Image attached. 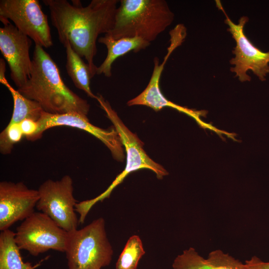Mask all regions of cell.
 <instances>
[{"mask_svg":"<svg viewBox=\"0 0 269 269\" xmlns=\"http://www.w3.org/2000/svg\"><path fill=\"white\" fill-rule=\"evenodd\" d=\"M217 6L222 10L226 16L225 23L228 25L229 31L236 41V46L233 53L235 57L230 62L234 65L230 70L235 73L241 82L250 81L251 77L247 72L253 71L261 80H266L267 75L269 73V51L264 52L257 48L246 36L244 27L248 21L247 16H242L238 24H235L229 18L219 0H216Z\"/></svg>","mask_w":269,"mask_h":269,"instance_id":"cell-8","label":"cell"},{"mask_svg":"<svg viewBox=\"0 0 269 269\" xmlns=\"http://www.w3.org/2000/svg\"><path fill=\"white\" fill-rule=\"evenodd\" d=\"M68 269H101L110 265L113 250L103 218L70 233L65 252Z\"/></svg>","mask_w":269,"mask_h":269,"instance_id":"cell-4","label":"cell"},{"mask_svg":"<svg viewBox=\"0 0 269 269\" xmlns=\"http://www.w3.org/2000/svg\"><path fill=\"white\" fill-rule=\"evenodd\" d=\"M174 269H246L245 264L221 250L211 252L207 258L192 247L183 251L174 260Z\"/></svg>","mask_w":269,"mask_h":269,"instance_id":"cell-14","label":"cell"},{"mask_svg":"<svg viewBox=\"0 0 269 269\" xmlns=\"http://www.w3.org/2000/svg\"><path fill=\"white\" fill-rule=\"evenodd\" d=\"M96 100L113 123L120 136L127 152V162L124 170L116 177L108 188L96 198L91 200V203L93 205L98 201H102L109 197L113 189L133 171L144 168L148 169L155 173L158 179H162L164 176L168 174L167 171L162 166L154 162L148 156L143 149L142 142L124 125L109 102L101 95L97 96Z\"/></svg>","mask_w":269,"mask_h":269,"instance_id":"cell-5","label":"cell"},{"mask_svg":"<svg viewBox=\"0 0 269 269\" xmlns=\"http://www.w3.org/2000/svg\"><path fill=\"white\" fill-rule=\"evenodd\" d=\"M5 62L4 60L0 58V82L2 83L3 82L6 80L5 77Z\"/></svg>","mask_w":269,"mask_h":269,"instance_id":"cell-23","label":"cell"},{"mask_svg":"<svg viewBox=\"0 0 269 269\" xmlns=\"http://www.w3.org/2000/svg\"><path fill=\"white\" fill-rule=\"evenodd\" d=\"M174 50L172 47L169 46L161 63L158 57L154 58L153 69L147 86L138 95L129 100L127 105L129 106H145L155 111H159L164 107L172 108L191 117L201 125L202 122L199 119V116L202 114V111H194L173 103L164 96L160 89L159 82L164 66Z\"/></svg>","mask_w":269,"mask_h":269,"instance_id":"cell-13","label":"cell"},{"mask_svg":"<svg viewBox=\"0 0 269 269\" xmlns=\"http://www.w3.org/2000/svg\"><path fill=\"white\" fill-rule=\"evenodd\" d=\"M142 243L137 235L128 240L116 265V269H136L138 262L144 255Z\"/></svg>","mask_w":269,"mask_h":269,"instance_id":"cell-19","label":"cell"},{"mask_svg":"<svg viewBox=\"0 0 269 269\" xmlns=\"http://www.w3.org/2000/svg\"><path fill=\"white\" fill-rule=\"evenodd\" d=\"M66 54V69L68 75L75 87L83 91L88 96L96 99L90 88L91 79L93 78L90 68L71 47L68 42L63 44Z\"/></svg>","mask_w":269,"mask_h":269,"instance_id":"cell-16","label":"cell"},{"mask_svg":"<svg viewBox=\"0 0 269 269\" xmlns=\"http://www.w3.org/2000/svg\"><path fill=\"white\" fill-rule=\"evenodd\" d=\"M24 135L29 140L33 141L40 138L38 121L26 119L19 123Z\"/></svg>","mask_w":269,"mask_h":269,"instance_id":"cell-21","label":"cell"},{"mask_svg":"<svg viewBox=\"0 0 269 269\" xmlns=\"http://www.w3.org/2000/svg\"><path fill=\"white\" fill-rule=\"evenodd\" d=\"M98 42L107 48V55L103 63L97 67L96 74H103L107 77L112 76V66L119 57L131 51L137 52L145 49L150 43L139 37H124L115 39L107 34L98 38Z\"/></svg>","mask_w":269,"mask_h":269,"instance_id":"cell-15","label":"cell"},{"mask_svg":"<svg viewBox=\"0 0 269 269\" xmlns=\"http://www.w3.org/2000/svg\"><path fill=\"white\" fill-rule=\"evenodd\" d=\"M15 233L19 249L34 256L49 250L65 253L70 237V233L41 212H34L24 220Z\"/></svg>","mask_w":269,"mask_h":269,"instance_id":"cell-6","label":"cell"},{"mask_svg":"<svg viewBox=\"0 0 269 269\" xmlns=\"http://www.w3.org/2000/svg\"><path fill=\"white\" fill-rule=\"evenodd\" d=\"M113 29L114 39L139 37L155 40L172 22L174 14L164 0H121Z\"/></svg>","mask_w":269,"mask_h":269,"instance_id":"cell-3","label":"cell"},{"mask_svg":"<svg viewBox=\"0 0 269 269\" xmlns=\"http://www.w3.org/2000/svg\"><path fill=\"white\" fill-rule=\"evenodd\" d=\"M0 17L11 21L35 44L48 48L53 45L47 16L37 0H0Z\"/></svg>","mask_w":269,"mask_h":269,"instance_id":"cell-9","label":"cell"},{"mask_svg":"<svg viewBox=\"0 0 269 269\" xmlns=\"http://www.w3.org/2000/svg\"><path fill=\"white\" fill-rule=\"evenodd\" d=\"M15 233L6 229L0 234V269H35L41 262L33 266L24 262L15 241Z\"/></svg>","mask_w":269,"mask_h":269,"instance_id":"cell-17","label":"cell"},{"mask_svg":"<svg viewBox=\"0 0 269 269\" xmlns=\"http://www.w3.org/2000/svg\"><path fill=\"white\" fill-rule=\"evenodd\" d=\"M38 191L39 199L36 208L39 212L69 233L77 229L79 221L74 210L77 201L73 195V180L69 175L58 180L48 179Z\"/></svg>","mask_w":269,"mask_h":269,"instance_id":"cell-7","label":"cell"},{"mask_svg":"<svg viewBox=\"0 0 269 269\" xmlns=\"http://www.w3.org/2000/svg\"><path fill=\"white\" fill-rule=\"evenodd\" d=\"M30 77L17 90L37 102L46 113L62 114L76 112L87 115V101L69 89L63 81L58 67L43 47L35 44Z\"/></svg>","mask_w":269,"mask_h":269,"instance_id":"cell-2","label":"cell"},{"mask_svg":"<svg viewBox=\"0 0 269 269\" xmlns=\"http://www.w3.org/2000/svg\"><path fill=\"white\" fill-rule=\"evenodd\" d=\"M246 269H269V262H264L256 256L246 261Z\"/></svg>","mask_w":269,"mask_h":269,"instance_id":"cell-22","label":"cell"},{"mask_svg":"<svg viewBox=\"0 0 269 269\" xmlns=\"http://www.w3.org/2000/svg\"><path fill=\"white\" fill-rule=\"evenodd\" d=\"M39 199L38 190L28 188L22 182H0V230L30 216Z\"/></svg>","mask_w":269,"mask_h":269,"instance_id":"cell-11","label":"cell"},{"mask_svg":"<svg viewBox=\"0 0 269 269\" xmlns=\"http://www.w3.org/2000/svg\"><path fill=\"white\" fill-rule=\"evenodd\" d=\"M0 20L3 25L0 28V50L8 65L10 78L19 88L30 77L31 39L20 32L8 19L0 17Z\"/></svg>","mask_w":269,"mask_h":269,"instance_id":"cell-10","label":"cell"},{"mask_svg":"<svg viewBox=\"0 0 269 269\" xmlns=\"http://www.w3.org/2000/svg\"><path fill=\"white\" fill-rule=\"evenodd\" d=\"M10 92L13 101L12 116L8 124H19L26 119L38 121L44 112L37 102L22 96L5 80L2 83Z\"/></svg>","mask_w":269,"mask_h":269,"instance_id":"cell-18","label":"cell"},{"mask_svg":"<svg viewBox=\"0 0 269 269\" xmlns=\"http://www.w3.org/2000/svg\"><path fill=\"white\" fill-rule=\"evenodd\" d=\"M23 137L19 124H8L0 134V152L2 154L10 153L13 145Z\"/></svg>","mask_w":269,"mask_h":269,"instance_id":"cell-20","label":"cell"},{"mask_svg":"<svg viewBox=\"0 0 269 269\" xmlns=\"http://www.w3.org/2000/svg\"><path fill=\"white\" fill-rule=\"evenodd\" d=\"M38 123L41 137L44 131L53 127L75 128L87 132L100 140L116 160L122 161L124 158L123 144L116 130H104L96 127L89 122L87 115L76 112L52 114L44 112Z\"/></svg>","mask_w":269,"mask_h":269,"instance_id":"cell-12","label":"cell"},{"mask_svg":"<svg viewBox=\"0 0 269 269\" xmlns=\"http://www.w3.org/2000/svg\"><path fill=\"white\" fill-rule=\"evenodd\" d=\"M43 0L48 8L53 26L63 44L68 42L72 49L89 65L94 77L96 42L100 34L108 33L113 28L118 0H92L86 6L79 0Z\"/></svg>","mask_w":269,"mask_h":269,"instance_id":"cell-1","label":"cell"}]
</instances>
